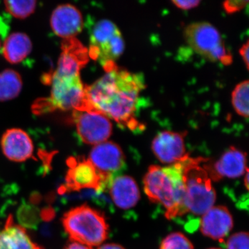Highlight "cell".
I'll list each match as a JSON object with an SVG mask.
<instances>
[{
  "mask_svg": "<svg viewBox=\"0 0 249 249\" xmlns=\"http://www.w3.org/2000/svg\"><path fill=\"white\" fill-rule=\"evenodd\" d=\"M249 80L236 85L232 93V104L239 115L249 117Z\"/></svg>",
  "mask_w": 249,
  "mask_h": 249,
  "instance_id": "20",
  "label": "cell"
},
{
  "mask_svg": "<svg viewBox=\"0 0 249 249\" xmlns=\"http://www.w3.org/2000/svg\"><path fill=\"white\" fill-rule=\"evenodd\" d=\"M173 3L179 9L189 10L196 7L200 4V1L197 0H187V1H179V0H173Z\"/></svg>",
  "mask_w": 249,
  "mask_h": 249,
  "instance_id": "26",
  "label": "cell"
},
{
  "mask_svg": "<svg viewBox=\"0 0 249 249\" xmlns=\"http://www.w3.org/2000/svg\"><path fill=\"white\" fill-rule=\"evenodd\" d=\"M88 160L101 173L110 175L124 166L125 157L118 144L106 142L93 147Z\"/></svg>",
  "mask_w": 249,
  "mask_h": 249,
  "instance_id": "14",
  "label": "cell"
},
{
  "mask_svg": "<svg viewBox=\"0 0 249 249\" xmlns=\"http://www.w3.org/2000/svg\"><path fill=\"white\" fill-rule=\"evenodd\" d=\"M245 186L246 189H249V169L246 170L245 177Z\"/></svg>",
  "mask_w": 249,
  "mask_h": 249,
  "instance_id": "30",
  "label": "cell"
},
{
  "mask_svg": "<svg viewBox=\"0 0 249 249\" xmlns=\"http://www.w3.org/2000/svg\"><path fill=\"white\" fill-rule=\"evenodd\" d=\"M233 227V219L225 206H213L202 214L200 230L206 237L223 242Z\"/></svg>",
  "mask_w": 249,
  "mask_h": 249,
  "instance_id": "13",
  "label": "cell"
},
{
  "mask_svg": "<svg viewBox=\"0 0 249 249\" xmlns=\"http://www.w3.org/2000/svg\"><path fill=\"white\" fill-rule=\"evenodd\" d=\"M62 224L73 242L96 247L107 238L108 224L103 214L88 205L72 209L64 214Z\"/></svg>",
  "mask_w": 249,
  "mask_h": 249,
  "instance_id": "5",
  "label": "cell"
},
{
  "mask_svg": "<svg viewBox=\"0 0 249 249\" xmlns=\"http://www.w3.org/2000/svg\"><path fill=\"white\" fill-rule=\"evenodd\" d=\"M0 49H1V42H0Z\"/></svg>",
  "mask_w": 249,
  "mask_h": 249,
  "instance_id": "32",
  "label": "cell"
},
{
  "mask_svg": "<svg viewBox=\"0 0 249 249\" xmlns=\"http://www.w3.org/2000/svg\"><path fill=\"white\" fill-rule=\"evenodd\" d=\"M97 249H125L121 245L117 244H106L100 246Z\"/></svg>",
  "mask_w": 249,
  "mask_h": 249,
  "instance_id": "29",
  "label": "cell"
},
{
  "mask_svg": "<svg viewBox=\"0 0 249 249\" xmlns=\"http://www.w3.org/2000/svg\"><path fill=\"white\" fill-rule=\"evenodd\" d=\"M144 88L145 81L142 75L116 67L86 87L87 98L92 109L134 129L138 124L134 113Z\"/></svg>",
  "mask_w": 249,
  "mask_h": 249,
  "instance_id": "1",
  "label": "cell"
},
{
  "mask_svg": "<svg viewBox=\"0 0 249 249\" xmlns=\"http://www.w3.org/2000/svg\"><path fill=\"white\" fill-rule=\"evenodd\" d=\"M160 249H194L188 237L181 232H173L162 241Z\"/></svg>",
  "mask_w": 249,
  "mask_h": 249,
  "instance_id": "23",
  "label": "cell"
},
{
  "mask_svg": "<svg viewBox=\"0 0 249 249\" xmlns=\"http://www.w3.org/2000/svg\"><path fill=\"white\" fill-rule=\"evenodd\" d=\"M88 51L80 45H66L51 82V102L62 110L91 109L86 87L80 76V68L88 62Z\"/></svg>",
  "mask_w": 249,
  "mask_h": 249,
  "instance_id": "2",
  "label": "cell"
},
{
  "mask_svg": "<svg viewBox=\"0 0 249 249\" xmlns=\"http://www.w3.org/2000/svg\"><path fill=\"white\" fill-rule=\"evenodd\" d=\"M32 47V42L27 34L14 33L5 40L3 55L10 63H19L30 54Z\"/></svg>",
  "mask_w": 249,
  "mask_h": 249,
  "instance_id": "18",
  "label": "cell"
},
{
  "mask_svg": "<svg viewBox=\"0 0 249 249\" xmlns=\"http://www.w3.org/2000/svg\"><path fill=\"white\" fill-rule=\"evenodd\" d=\"M240 53L246 65V67L249 70V40L246 42L240 49Z\"/></svg>",
  "mask_w": 249,
  "mask_h": 249,
  "instance_id": "27",
  "label": "cell"
},
{
  "mask_svg": "<svg viewBox=\"0 0 249 249\" xmlns=\"http://www.w3.org/2000/svg\"><path fill=\"white\" fill-rule=\"evenodd\" d=\"M1 147L6 158L16 162L25 161L32 157L34 143L27 132L18 128L8 129L1 139Z\"/></svg>",
  "mask_w": 249,
  "mask_h": 249,
  "instance_id": "15",
  "label": "cell"
},
{
  "mask_svg": "<svg viewBox=\"0 0 249 249\" xmlns=\"http://www.w3.org/2000/svg\"><path fill=\"white\" fill-rule=\"evenodd\" d=\"M65 249H92L91 247H88V246L82 245V244L78 243V242H72Z\"/></svg>",
  "mask_w": 249,
  "mask_h": 249,
  "instance_id": "28",
  "label": "cell"
},
{
  "mask_svg": "<svg viewBox=\"0 0 249 249\" xmlns=\"http://www.w3.org/2000/svg\"><path fill=\"white\" fill-rule=\"evenodd\" d=\"M227 249H249V234L240 232L229 237L227 244Z\"/></svg>",
  "mask_w": 249,
  "mask_h": 249,
  "instance_id": "24",
  "label": "cell"
},
{
  "mask_svg": "<svg viewBox=\"0 0 249 249\" xmlns=\"http://www.w3.org/2000/svg\"><path fill=\"white\" fill-rule=\"evenodd\" d=\"M18 218L22 227L35 228L40 221V214L35 206L25 204L19 208Z\"/></svg>",
  "mask_w": 249,
  "mask_h": 249,
  "instance_id": "22",
  "label": "cell"
},
{
  "mask_svg": "<svg viewBox=\"0 0 249 249\" xmlns=\"http://www.w3.org/2000/svg\"><path fill=\"white\" fill-rule=\"evenodd\" d=\"M186 132L163 131L152 142V152L161 163L174 164L183 160L186 154L185 137Z\"/></svg>",
  "mask_w": 249,
  "mask_h": 249,
  "instance_id": "11",
  "label": "cell"
},
{
  "mask_svg": "<svg viewBox=\"0 0 249 249\" xmlns=\"http://www.w3.org/2000/svg\"><path fill=\"white\" fill-rule=\"evenodd\" d=\"M22 89V78L17 71L6 70L0 73V102L14 99Z\"/></svg>",
  "mask_w": 249,
  "mask_h": 249,
  "instance_id": "19",
  "label": "cell"
},
{
  "mask_svg": "<svg viewBox=\"0 0 249 249\" xmlns=\"http://www.w3.org/2000/svg\"><path fill=\"white\" fill-rule=\"evenodd\" d=\"M206 161L204 163L205 169L209 173L211 180L214 181L225 178H240L248 169L247 154L235 147H229L215 163L211 165L209 163L205 164Z\"/></svg>",
  "mask_w": 249,
  "mask_h": 249,
  "instance_id": "10",
  "label": "cell"
},
{
  "mask_svg": "<svg viewBox=\"0 0 249 249\" xmlns=\"http://www.w3.org/2000/svg\"><path fill=\"white\" fill-rule=\"evenodd\" d=\"M206 160L201 157L191 158L189 155L183 159V178L187 213L202 215L214 206L215 202V191L204 166Z\"/></svg>",
  "mask_w": 249,
  "mask_h": 249,
  "instance_id": "4",
  "label": "cell"
},
{
  "mask_svg": "<svg viewBox=\"0 0 249 249\" xmlns=\"http://www.w3.org/2000/svg\"><path fill=\"white\" fill-rule=\"evenodd\" d=\"M0 249H42L34 243L22 226L9 216L3 230L0 231Z\"/></svg>",
  "mask_w": 249,
  "mask_h": 249,
  "instance_id": "17",
  "label": "cell"
},
{
  "mask_svg": "<svg viewBox=\"0 0 249 249\" xmlns=\"http://www.w3.org/2000/svg\"><path fill=\"white\" fill-rule=\"evenodd\" d=\"M110 196L114 204L121 209L134 207L140 199V191L135 180L127 175L118 177L111 182Z\"/></svg>",
  "mask_w": 249,
  "mask_h": 249,
  "instance_id": "16",
  "label": "cell"
},
{
  "mask_svg": "<svg viewBox=\"0 0 249 249\" xmlns=\"http://www.w3.org/2000/svg\"><path fill=\"white\" fill-rule=\"evenodd\" d=\"M183 36L188 45L201 56L225 65L231 63V55L226 49L222 36L210 23H192L184 29Z\"/></svg>",
  "mask_w": 249,
  "mask_h": 249,
  "instance_id": "7",
  "label": "cell"
},
{
  "mask_svg": "<svg viewBox=\"0 0 249 249\" xmlns=\"http://www.w3.org/2000/svg\"><path fill=\"white\" fill-rule=\"evenodd\" d=\"M73 120L80 139L89 145L107 142L112 132L110 119L95 109L74 110Z\"/></svg>",
  "mask_w": 249,
  "mask_h": 249,
  "instance_id": "8",
  "label": "cell"
},
{
  "mask_svg": "<svg viewBox=\"0 0 249 249\" xmlns=\"http://www.w3.org/2000/svg\"><path fill=\"white\" fill-rule=\"evenodd\" d=\"M5 8L11 16L19 19L29 17L35 11L37 1H5Z\"/></svg>",
  "mask_w": 249,
  "mask_h": 249,
  "instance_id": "21",
  "label": "cell"
},
{
  "mask_svg": "<svg viewBox=\"0 0 249 249\" xmlns=\"http://www.w3.org/2000/svg\"><path fill=\"white\" fill-rule=\"evenodd\" d=\"M249 4V1L245 0H231L224 1L223 7L228 14H233L245 7Z\"/></svg>",
  "mask_w": 249,
  "mask_h": 249,
  "instance_id": "25",
  "label": "cell"
},
{
  "mask_svg": "<svg viewBox=\"0 0 249 249\" xmlns=\"http://www.w3.org/2000/svg\"><path fill=\"white\" fill-rule=\"evenodd\" d=\"M51 27L55 35L72 39L83 30V18L79 10L71 4L55 8L51 17Z\"/></svg>",
  "mask_w": 249,
  "mask_h": 249,
  "instance_id": "12",
  "label": "cell"
},
{
  "mask_svg": "<svg viewBox=\"0 0 249 249\" xmlns=\"http://www.w3.org/2000/svg\"><path fill=\"white\" fill-rule=\"evenodd\" d=\"M69 163L70 168L66 176V189L69 191L91 188L101 191L110 177L109 174L101 173L96 169L89 160L71 159Z\"/></svg>",
  "mask_w": 249,
  "mask_h": 249,
  "instance_id": "9",
  "label": "cell"
},
{
  "mask_svg": "<svg viewBox=\"0 0 249 249\" xmlns=\"http://www.w3.org/2000/svg\"><path fill=\"white\" fill-rule=\"evenodd\" d=\"M124 42L114 22L101 19L93 26L90 35L89 55L101 64L106 71L115 68V61L124 53Z\"/></svg>",
  "mask_w": 249,
  "mask_h": 249,
  "instance_id": "6",
  "label": "cell"
},
{
  "mask_svg": "<svg viewBox=\"0 0 249 249\" xmlns=\"http://www.w3.org/2000/svg\"><path fill=\"white\" fill-rule=\"evenodd\" d=\"M183 159L165 168L151 165L143 179L145 194L152 202L164 206L165 217L168 219L187 213L183 178Z\"/></svg>",
  "mask_w": 249,
  "mask_h": 249,
  "instance_id": "3",
  "label": "cell"
},
{
  "mask_svg": "<svg viewBox=\"0 0 249 249\" xmlns=\"http://www.w3.org/2000/svg\"><path fill=\"white\" fill-rule=\"evenodd\" d=\"M220 249L212 248V249Z\"/></svg>",
  "mask_w": 249,
  "mask_h": 249,
  "instance_id": "31",
  "label": "cell"
}]
</instances>
